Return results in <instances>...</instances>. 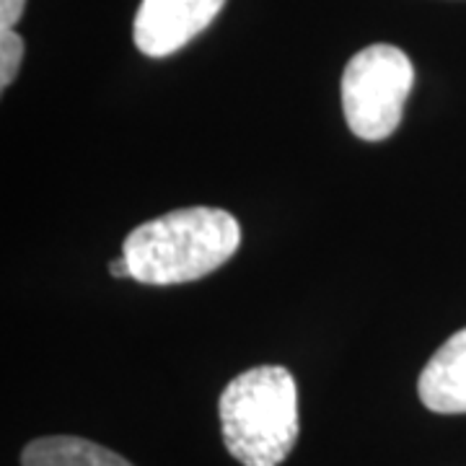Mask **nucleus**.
Returning <instances> with one entry per match:
<instances>
[{
    "label": "nucleus",
    "instance_id": "nucleus-1",
    "mask_svg": "<svg viewBox=\"0 0 466 466\" xmlns=\"http://www.w3.org/2000/svg\"><path fill=\"white\" fill-rule=\"evenodd\" d=\"M241 247L238 220L218 208L171 210L137 226L122 241L133 280L182 285L223 267Z\"/></svg>",
    "mask_w": 466,
    "mask_h": 466
},
{
    "label": "nucleus",
    "instance_id": "nucleus-2",
    "mask_svg": "<svg viewBox=\"0 0 466 466\" xmlns=\"http://www.w3.org/2000/svg\"><path fill=\"white\" fill-rule=\"evenodd\" d=\"M226 449L244 466H280L299 441V386L283 366L249 368L218 401Z\"/></svg>",
    "mask_w": 466,
    "mask_h": 466
},
{
    "label": "nucleus",
    "instance_id": "nucleus-3",
    "mask_svg": "<svg viewBox=\"0 0 466 466\" xmlns=\"http://www.w3.org/2000/svg\"><path fill=\"white\" fill-rule=\"evenodd\" d=\"M415 84V67L394 45H370L355 52L342 73V109L352 135L376 143L400 127Z\"/></svg>",
    "mask_w": 466,
    "mask_h": 466
},
{
    "label": "nucleus",
    "instance_id": "nucleus-4",
    "mask_svg": "<svg viewBox=\"0 0 466 466\" xmlns=\"http://www.w3.org/2000/svg\"><path fill=\"white\" fill-rule=\"evenodd\" d=\"M226 0H143L133 21V42L146 57H168L187 47L220 14Z\"/></svg>",
    "mask_w": 466,
    "mask_h": 466
},
{
    "label": "nucleus",
    "instance_id": "nucleus-5",
    "mask_svg": "<svg viewBox=\"0 0 466 466\" xmlns=\"http://www.w3.org/2000/svg\"><path fill=\"white\" fill-rule=\"evenodd\" d=\"M420 401L438 415H464L466 412V329L449 337L417 383Z\"/></svg>",
    "mask_w": 466,
    "mask_h": 466
},
{
    "label": "nucleus",
    "instance_id": "nucleus-6",
    "mask_svg": "<svg viewBox=\"0 0 466 466\" xmlns=\"http://www.w3.org/2000/svg\"><path fill=\"white\" fill-rule=\"evenodd\" d=\"M21 466H133L115 451L73 435L32 441L21 453Z\"/></svg>",
    "mask_w": 466,
    "mask_h": 466
},
{
    "label": "nucleus",
    "instance_id": "nucleus-7",
    "mask_svg": "<svg viewBox=\"0 0 466 466\" xmlns=\"http://www.w3.org/2000/svg\"><path fill=\"white\" fill-rule=\"evenodd\" d=\"M24 60V39L14 29H0V86H8L16 81L18 67Z\"/></svg>",
    "mask_w": 466,
    "mask_h": 466
},
{
    "label": "nucleus",
    "instance_id": "nucleus-8",
    "mask_svg": "<svg viewBox=\"0 0 466 466\" xmlns=\"http://www.w3.org/2000/svg\"><path fill=\"white\" fill-rule=\"evenodd\" d=\"M26 0H0V29H14L21 14H24Z\"/></svg>",
    "mask_w": 466,
    "mask_h": 466
},
{
    "label": "nucleus",
    "instance_id": "nucleus-9",
    "mask_svg": "<svg viewBox=\"0 0 466 466\" xmlns=\"http://www.w3.org/2000/svg\"><path fill=\"white\" fill-rule=\"evenodd\" d=\"M109 275L116 278V280H125V278H133V272H130V262H127V257L125 254H119L116 259L109 262Z\"/></svg>",
    "mask_w": 466,
    "mask_h": 466
}]
</instances>
